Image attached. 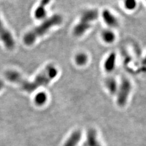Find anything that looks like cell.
Wrapping results in <instances>:
<instances>
[{"label": "cell", "mask_w": 146, "mask_h": 146, "mask_svg": "<svg viewBox=\"0 0 146 146\" xmlns=\"http://www.w3.org/2000/svg\"><path fill=\"white\" fill-rule=\"evenodd\" d=\"M131 89V84L128 78H122L118 90L117 102L120 107H123L127 104V100Z\"/></svg>", "instance_id": "5"}, {"label": "cell", "mask_w": 146, "mask_h": 146, "mask_svg": "<svg viewBox=\"0 0 146 146\" xmlns=\"http://www.w3.org/2000/svg\"><path fill=\"white\" fill-rule=\"evenodd\" d=\"M105 84L111 94H115L117 89V83L114 77L109 76L106 78L105 80Z\"/></svg>", "instance_id": "13"}, {"label": "cell", "mask_w": 146, "mask_h": 146, "mask_svg": "<svg viewBox=\"0 0 146 146\" xmlns=\"http://www.w3.org/2000/svg\"><path fill=\"white\" fill-rule=\"evenodd\" d=\"M0 41L4 47L8 50H12L15 47L16 43L14 37L11 31L8 29L2 21L0 16Z\"/></svg>", "instance_id": "4"}, {"label": "cell", "mask_w": 146, "mask_h": 146, "mask_svg": "<svg viewBox=\"0 0 146 146\" xmlns=\"http://www.w3.org/2000/svg\"><path fill=\"white\" fill-rule=\"evenodd\" d=\"M137 5V0H124L123 5L127 11H134Z\"/></svg>", "instance_id": "14"}, {"label": "cell", "mask_w": 146, "mask_h": 146, "mask_svg": "<svg viewBox=\"0 0 146 146\" xmlns=\"http://www.w3.org/2000/svg\"><path fill=\"white\" fill-rule=\"evenodd\" d=\"M74 62L79 67H83L86 65L89 61V55L84 52H77L74 57Z\"/></svg>", "instance_id": "12"}, {"label": "cell", "mask_w": 146, "mask_h": 146, "mask_svg": "<svg viewBox=\"0 0 146 146\" xmlns=\"http://www.w3.org/2000/svg\"><path fill=\"white\" fill-rule=\"evenodd\" d=\"M100 16L108 28L114 30L120 25V21L117 17L109 9L106 8L102 10L100 13Z\"/></svg>", "instance_id": "6"}, {"label": "cell", "mask_w": 146, "mask_h": 146, "mask_svg": "<svg viewBox=\"0 0 146 146\" xmlns=\"http://www.w3.org/2000/svg\"><path fill=\"white\" fill-rule=\"evenodd\" d=\"M52 0H40L33 13L34 18L38 21H42L47 17V8Z\"/></svg>", "instance_id": "7"}, {"label": "cell", "mask_w": 146, "mask_h": 146, "mask_svg": "<svg viewBox=\"0 0 146 146\" xmlns=\"http://www.w3.org/2000/svg\"><path fill=\"white\" fill-rule=\"evenodd\" d=\"M100 37L102 41L106 44H111L116 40V34L114 31L108 28L101 31Z\"/></svg>", "instance_id": "9"}, {"label": "cell", "mask_w": 146, "mask_h": 146, "mask_svg": "<svg viewBox=\"0 0 146 146\" xmlns=\"http://www.w3.org/2000/svg\"><path fill=\"white\" fill-rule=\"evenodd\" d=\"M86 146H102L98 140L97 133L94 129H90L87 132Z\"/></svg>", "instance_id": "10"}, {"label": "cell", "mask_w": 146, "mask_h": 146, "mask_svg": "<svg viewBox=\"0 0 146 146\" xmlns=\"http://www.w3.org/2000/svg\"><path fill=\"white\" fill-rule=\"evenodd\" d=\"M81 136L82 134L81 131L79 130L74 131L65 142L63 146H77L81 139Z\"/></svg>", "instance_id": "11"}, {"label": "cell", "mask_w": 146, "mask_h": 146, "mask_svg": "<svg viewBox=\"0 0 146 146\" xmlns=\"http://www.w3.org/2000/svg\"><path fill=\"white\" fill-rule=\"evenodd\" d=\"M99 17V11L96 9L89 8L83 11L73 27V35L76 37L84 36L92 28Z\"/></svg>", "instance_id": "3"}, {"label": "cell", "mask_w": 146, "mask_h": 146, "mask_svg": "<svg viewBox=\"0 0 146 146\" xmlns=\"http://www.w3.org/2000/svg\"><path fill=\"white\" fill-rule=\"evenodd\" d=\"M58 73V68L52 64H48L37 75L33 81H27L22 79L20 82L25 90L31 92L40 87L48 85L57 76Z\"/></svg>", "instance_id": "2"}, {"label": "cell", "mask_w": 146, "mask_h": 146, "mask_svg": "<svg viewBox=\"0 0 146 146\" xmlns=\"http://www.w3.org/2000/svg\"><path fill=\"white\" fill-rule=\"evenodd\" d=\"M63 21L62 16L59 14L48 16L23 35L22 41L24 44L28 47L33 46L38 39L44 36L52 29L61 25Z\"/></svg>", "instance_id": "1"}, {"label": "cell", "mask_w": 146, "mask_h": 146, "mask_svg": "<svg viewBox=\"0 0 146 146\" xmlns=\"http://www.w3.org/2000/svg\"><path fill=\"white\" fill-rule=\"evenodd\" d=\"M47 100V96L46 93L43 92H40L37 94L35 98V102L37 105L41 106L44 104Z\"/></svg>", "instance_id": "15"}, {"label": "cell", "mask_w": 146, "mask_h": 146, "mask_svg": "<svg viewBox=\"0 0 146 146\" xmlns=\"http://www.w3.org/2000/svg\"><path fill=\"white\" fill-rule=\"evenodd\" d=\"M117 55L115 52H110L106 57L104 63L105 71L108 73H112L115 69L116 64Z\"/></svg>", "instance_id": "8"}]
</instances>
